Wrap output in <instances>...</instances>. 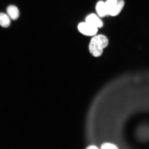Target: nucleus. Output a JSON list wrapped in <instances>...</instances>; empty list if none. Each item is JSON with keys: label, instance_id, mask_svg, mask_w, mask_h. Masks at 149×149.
<instances>
[{"label": "nucleus", "instance_id": "obj_1", "mask_svg": "<svg viewBox=\"0 0 149 149\" xmlns=\"http://www.w3.org/2000/svg\"><path fill=\"white\" fill-rule=\"evenodd\" d=\"M108 44L109 40L107 37L102 35H96L91 39L89 46V52L94 56L99 57Z\"/></svg>", "mask_w": 149, "mask_h": 149}, {"label": "nucleus", "instance_id": "obj_2", "mask_svg": "<svg viewBox=\"0 0 149 149\" xmlns=\"http://www.w3.org/2000/svg\"><path fill=\"white\" fill-rule=\"evenodd\" d=\"M78 29L80 32L87 36H93L98 31V28L93 26L86 22L79 24Z\"/></svg>", "mask_w": 149, "mask_h": 149}, {"label": "nucleus", "instance_id": "obj_3", "mask_svg": "<svg viewBox=\"0 0 149 149\" xmlns=\"http://www.w3.org/2000/svg\"><path fill=\"white\" fill-rule=\"evenodd\" d=\"M86 22L97 28H101L103 25L102 20L95 14H91L87 16Z\"/></svg>", "mask_w": 149, "mask_h": 149}, {"label": "nucleus", "instance_id": "obj_4", "mask_svg": "<svg viewBox=\"0 0 149 149\" xmlns=\"http://www.w3.org/2000/svg\"><path fill=\"white\" fill-rule=\"evenodd\" d=\"M124 5L123 0H118L116 4L110 10L109 15L114 16L117 15L122 10Z\"/></svg>", "mask_w": 149, "mask_h": 149}, {"label": "nucleus", "instance_id": "obj_5", "mask_svg": "<svg viewBox=\"0 0 149 149\" xmlns=\"http://www.w3.org/2000/svg\"><path fill=\"white\" fill-rule=\"evenodd\" d=\"M7 15L11 19L15 20L19 16V12L17 7L14 5H10L7 9Z\"/></svg>", "mask_w": 149, "mask_h": 149}, {"label": "nucleus", "instance_id": "obj_6", "mask_svg": "<svg viewBox=\"0 0 149 149\" xmlns=\"http://www.w3.org/2000/svg\"><path fill=\"white\" fill-rule=\"evenodd\" d=\"M96 10L99 16L101 17H104L107 15L105 3L103 1H100L98 2L96 5Z\"/></svg>", "mask_w": 149, "mask_h": 149}, {"label": "nucleus", "instance_id": "obj_7", "mask_svg": "<svg viewBox=\"0 0 149 149\" xmlns=\"http://www.w3.org/2000/svg\"><path fill=\"white\" fill-rule=\"evenodd\" d=\"M8 15L3 13H0V25L2 27L6 28L10 26L11 21Z\"/></svg>", "mask_w": 149, "mask_h": 149}, {"label": "nucleus", "instance_id": "obj_8", "mask_svg": "<svg viewBox=\"0 0 149 149\" xmlns=\"http://www.w3.org/2000/svg\"><path fill=\"white\" fill-rule=\"evenodd\" d=\"M118 0H107L105 3L106 10L107 15H109V12L112 8L116 4Z\"/></svg>", "mask_w": 149, "mask_h": 149}, {"label": "nucleus", "instance_id": "obj_9", "mask_svg": "<svg viewBox=\"0 0 149 149\" xmlns=\"http://www.w3.org/2000/svg\"><path fill=\"white\" fill-rule=\"evenodd\" d=\"M102 149H117L118 148L116 145L109 143H104L102 145Z\"/></svg>", "mask_w": 149, "mask_h": 149}, {"label": "nucleus", "instance_id": "obj_10", "mask_svg": "<svg viewBox=\"0 0 149 149\" xmlns=\"http://www.w3.org/2000/svg\"><path fill=\"white\" fill-rule=\"evenodd\" d=\"M87 149H97L98 148L97 147H96V146H93V145H92V146H89L88 147V148H87Z\"/></svg>", "mask_w": 149, "mask_h": 149}]
</instances>
